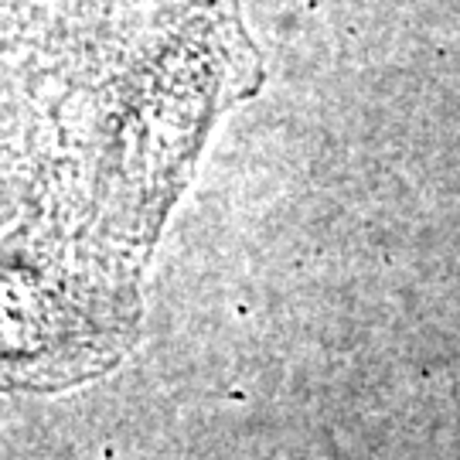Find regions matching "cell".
Instances as JSON below:
<instances>
[{
    "mask_svg": "<svg viewBox=\"0 0 460 460\" xmlns=\"http://www.w3.org/2000/svg\"><path fill=\"white\" fill-rule=\"evenodd\" d=\"M229 0H51L31 66L34 171L127 270L205 123L246 75Z\"/></svg>",
    "mask_w": 460,
    "mask_h": 460,
    "instance_id": "6da1fadb",
    "label": "cell"
},
{
    "mask_svg": "<svg viewBox=\"0 0 460 460\" xmlns=\"http://www.w3.org/2000/svg\"><path fill=\"white\" fill-rule=\"evenodd\" d=\"M133 321V270L79 229L28 164L0 181V376L66 385L102 368Z\"/></svg>",
    "mask_w": 460,
    "mask_h": 460,
    "instance_id": "7a4b0ae2",
    "label": "cell"
},
{
    "mask_svg": "<svg viewBox=\"0 0 460 460\" xmlns=\"http://www.w3.org/2000/svg\"><path fill=\"white\" fill-rule=\"evenodd\" d=\"M51 0H0V181L34 154L31 66Z\"/></svg>",
    "mask_w": 460,
    "mask_h": 460,
    "instance_id": "3957f363",
    "label": "cell"
}]
</instances>
